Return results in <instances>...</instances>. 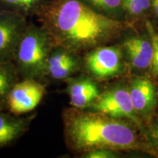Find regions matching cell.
I'll return each mask as SVG.
<instances>
[{"mask_svg":"<svg viewBox=\"0 0 158 158\" xmlns=\"http://www.w3.org/2000/svg\"><path fill=\"white\" fill-rule=\"evenodd\" d=\"M35 15L54 46L81 55L118 38L128 27L123 21L98 13L81 0H47Z\"/></svg>","mask_w":158,"mask_h":158,"instance_id":"1","label":"cell"},{"mask_svg":"<svg viewBox=\"0 0 158 158\" xmlns=\"http://www.w3.org/2000/svg\"><path fill=\"white\" fill-rule=\"evenodd\" d=\"M62 118L66 147L79 157L100 149L118 152L141 147L137 126L129 120L72 106L63 109Z\"/></svg>","mask_w":158,"mask_h":158,"instance_id":"2","label":"cell"},{"mask_svg":"<svg viewBox=\"0 0 158 158\" xmlns=\"http://www.w3.org/2000/svg\"><path fill=\"white\" fill-rule=\"evenodd\" d=\"M53 48L51 37L43 27L28 23L13 61L20 79H34L45 84L48 58Z\"/></svg>","mask_w":158,"mask_h":158,"instance_id":"3","label":"cell"},{"mask_svg":"<svg viewBox=\"0 0 158 158\" xmlns=\"http://www.w3.org/2000/svg\"><path fill=\"white\" fill-rule=\"evenodd\" d=\"M123 49L117 45H102L87 51L83 57V68L94 80L103 81L122 74Z\"/></svg>","mask_w":158,"mask_h":158,"instance_id":"4","label":"cell"},{"mask_svg":"<svg viewBox=\"0 0 158 158\" xmlns=\"http://www.w3.org/2000/svg\"><path fill=\"white\" fill-rule=\"evenodd\" d=\"M89 109L111 117L129 120L142 128L141 122L132 103L128 89L125 86L118 85L105 91Z\"/></svg>","mask_w":158,"mask_h":158,"instance_id":"5","label":"cell"},{"mask_svg":"<svg viewBox=\"0 0 158 158\" xmlns=\"http://www.w3.org/2000/svg\"><path fill=\"white\" fill-rule=\"evenodd\" d=\"M45 93L44 83L34 79L20 80L10 91L5 108L15 116L29 113L40 104Z\"/></svg>","mask_w":158,"mask_h":158,"instance_id":"6","label":"cell"},{"mask_svg":"<svg viewBox=\"0 0 158 158\" xmlns=\"http://www.w3.org/2000/svg\"><path fill=\"white\" fill-rule=\"evenodd\" d=\"M28 22L14 12L0 11V62H13Z\"/></svg>","mask_w":158,"mask_h":158,"instance_id":"7","label":"cell"},{"mask_svg":"<svg viewBox=\"0 0 158 158\" xmlns=\"http://www.w3.org/2000/svg\"><path fill=\"white\" fill-rule=\"evenodd\" d=\"M82 68L83 57L81 54L62 47L54 46L48 58L47 79L67 81Z\"/></svg>","mask_w":158,"mask_h":158,"instance_id":"8","label":"cell"},{"mask_svg":"<svg viewBox=\"0 0 158 158\" xmlns=\"http://www.w3.org/2000/svg\"><path fill=\"white\" fill-rule=\"evenodd\" d=\"M68 83L67 92L70 97V105L80 109H89L100 95L98 84L89 76L70 78Z\"/></svg>","mask_w":158,"mask_h":158,"instance_id":"9","label":"cell"},{"mask_svg":"<svg viewBox=\"0 0 158 158\" xmlns=\"http://www.w3.org/2000/svg\"><path fill=\"white\" fill-rule=\"evenodd\" d=\"M127 89L138 115L149 117L156 105V89L152 82L145 77H135L130 81Z\"/></svg>","mask_w":158,"mask_h":158,"instance_id":"10","label":"cell"},{"mask_svg":"<svg viewBox=\"0 0 158 158\" xmlns=\"http://www.w3.org/2000/svg\"><path fill=\"white\" fill-rule=\"evenodd\" d=\"M36 113L27 116L0 111V149L8 147L29 130Z\"/></svg>","mask_w":158,"mask_h":158,"instance_id":"11","label":"cell"},{"mask_svg":"<svg viewBox=\"0 0 158 158\" xmlns=\"http://www.w3.org/2000/svg\"><path fill=\"white\" fill-rule=\"evenodd\" d=\"M122 49L133 68L142 70L152 66L153 45L150 39L140 36L128 37L123 42Z\"/></svg>","mask_w":158,"mask_h":158,"instance_id":"12","label":"cell"},{"mask_svg":"<svg viewBox=\"0 0 158 158\" xmlns=\"http://www.w3.org/2000/svg\"><path fill=\"white\" fill-rule=\"evenodd\" d=\"M20 81V77L13 62H0V104L5 107L10 91Z\"/></svg>","mask_w":158,"mask_h":158,"instance_id":"13","label":"cell"},{"mask_svg":"<svg viewBox=\"0 0 158 158\" xmlns=\"http://www.w3.org/2000/svg\"><path fill=\"white\" fill-rule=\"evenodd\" d=\"M47 0H0V11L18 13L27 17L36 14Z\"/></svg>","mask_w":158,"mask_h":158,"instance_id":"14","label":"cell"},{"mask_svg":"<svg viewBox=\"0 0 158 158\" xmlns=\"http://www.w3.org/2000/svg\"><path fill=\"white\" fill-rule=\"evenodd\" d=\"M94 10L111 19L119 20L124 15L122 0H81Z\"/></svg>","mask_w":158,"mask_h":158,"instance_id":"15","label":"cell"},{"mask_svg":"<svg viewBox=\"0 0 158 158\" xmlns=\"http://www.w3.org/2000/svg\"><path fill=\"white\" fill-rule=\"evenodd\" d=\"M125 13L130 16H138L151 7V0H122Z\"/></svg>","mask_w":158,"mask_h":158,"instance_id":"16","label":"cell"},{"mask_svg":"<svg viewBox=\"0 0 158 158\" xmlns=\"http://www.w3.org/2000/svg\"><path fill=\"white\" fill-rule=\"evenodd\" d=\"M146 28L147 29L149 38L153 45V58L152 68L154 73L158 76V32H157L153 25L149 21L146 22Z\"/></svg>","mask_w":158,"mask_h":158,"instance_id":"17","label":"cell"},{"mask_svg":"<svg viewBox=\"0 0 158 158\" xmlns=\"http://www.w3.org/2000/svg\"><path fill=\"white\" fill-rule=\"evenodd\" d=\"M119 154L117 151L111 149H100L89 152L80 156V157L84 158H116L118 157Z\"/></svg>","mask_w":158,"mask_h":158,"instance_id":"18","label":"cell"},{"mask_svg":"<svg viewBox=\"0 0 158 158\" xmlns=\"http://www.w3.org/2000/svg\"><path fill=\"white\" fill-rule=\"evenodd\" d=\"M153 135L158 146V116L155 118L153 124Z\"/></svg>","mask_w":158,"mask_h":158,"instance_id":"19","label":"cell"},{"mask_svg":"<svg viewBox=\"0 0 158 158\" xmlns=\"http://www.w3.org/2000/svg\"><path fill=\"white\" fill-rule=\"evenodd\" d=\"M151 7H152L156 17L158 19V0H151Z\"/></svg>","mask_w":158,"mask_h":158,"instance_id":"20","label":"cell"},{"mask_svg":"<svg viewBox=\"0 0 158 158\" xmlns=\"http://www.w3.org/2000/svg\"><path fill=\"white\" fill-rule=\"evenodd\" d=\"M4 109H5V106H4L3 105L0 104V111H2V110H4Z\"/></svg>","mask_w":158,"mask_h":158,"instance_id":"21","label":"cell"}]
</instances>
